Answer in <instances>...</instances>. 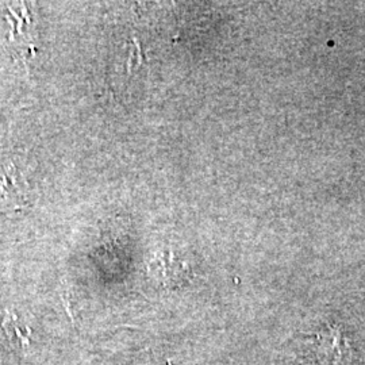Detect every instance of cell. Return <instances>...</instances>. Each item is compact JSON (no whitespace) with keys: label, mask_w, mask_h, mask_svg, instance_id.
<instances>
[{"label":"cell","mask_w":365,"mask_h":365,"mask_svg":"<svg viewBox=\"0 0 365 365\" xmlns=\"http://www.w3.org/2000/svg\"><path fill=\"white\" fill-rule=\"evenodd\" d=\"M0 202L9 209H22L26 202L25 190L13 165L1 167L0 170Z\"/></svg>","instance_id":"obj_1"}]
</instances>
